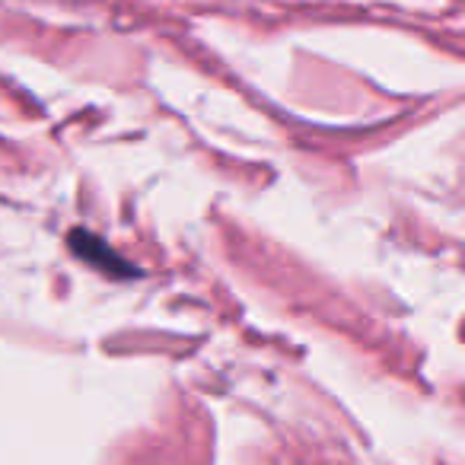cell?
Masks as SVG:
<instances>
[{"label": "cell", "instance_id": "obj_1", "mask_svg": "<svg viewBox=\"0 0 465 465\" xmlns=\"http://www.w3.org/2000/svg\"><path fill=\"white\" fill-rule=\"evenodd\" d=\"M71 249H74V252H77L84 262L96 265L99 272H105V274H115V278H122V274H134V268H131L128 262L122 259V255H115L109 246H105L103 240L90 236L86 230H74V232H71Z\"/></svg>", "mask_w": 465, "mask_h": 465}]
</instances>
